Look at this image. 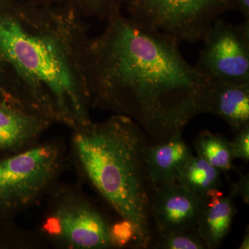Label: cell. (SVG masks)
Wrapping results in <instances>:
<instances>
[{
    "label": "cell",
    "mask_w": 249,
    "mask_h": 249,
    "mask_svg": "<svg viewBox=\"0 0 249 249\" xmlns=\"http://www.w3.org/2000/svg\"><path fill=\"white\" fill-rule=\"evenodd\" d=\"M207 113L221 118L235 132L249 124V83L213 81Z\"/></svg>",
    "instance_id": "12"
},
{
    "label": "cell",
    "mask_w": 249,
    "mask_h": 249,
    "mask_svg": "<svg viewBox=\"0 0 249 249\" xmlns=\"http://www.w3.org/2000/svg\"><path fill=\"white\" fill-rule=\"evenodd\" d=\"M53 123L0 101V155L34 146Z\"/></svg>",
    "instance_id": "10"
},
{
    "label": "cell",
    "mask_w": 249,
    "mask_h": 249,
    "mask_svg": "<svg viewBox=\"0 0 249 249\" xmlns=\"http://www.w3.org/2000/svg\"><path fill=\"white\" fill-rule=\"evenodd\" d=\"M222 173L199 156L193 155L183 168L178 183L195 196L203 198L209 192L220 190Z\"/></svg>",
    "instance_id": "13"
},
{
    "label": "cell",
    "mask_w": 249,
    "mask_h": 249,
    "mask_svg": "<svg viewBox=\"0 0 249 249\" xmlns=\"http://www.w3.org/2000/svg\"><path fill=\"white\" fill-rule=\"evenodd\" d=\"M234 160L238 159L248 163L249 160V124L236 131L231 142Z\"/></svg>",
    "instance_id": "18"
},
{
    "label": "cell",
    "mask_w": 249,
    "mask_h": 249,
    "mask_svg": "<svg viewBox=\"0 0 249 249\" xmlns=\"http://www.w3.org/2000/svg\"><path fill=\"white\" fill-rule=\"evenodd\" d=\"M67 152L65 140L54 137L0 155V216L16 217L47 196L68 167Z\"/></svg>",
    "instance_id": "5"
},
{
    "label": "cell",
    "mask_w": 249,
    "mask_h": 249,
    "mask_svg": "<svg viewBox=\"0 0 249 249\" xmlns=\"http://www.w3.org/2000/svg\"><path fill=\"white\" fill-rule=\"evenodd\" d=\"M196 66L212 81L249 83V19H218L205 36Z\"/></svg>",
    "instance_id": "7"
},
{
    "label": "cell",
    "mask_w": 249,
    "mask_h": 249,
    "mask_svg": "<svg viewBox=\"0 0 249 249\" xmlns=\"http://www.w3.org/2000/svg\"><path fill=\"white\" fill-rule=\"evenodd\" d=\"M128 16L181 42H202L220 15L235 7L233 0H125Z\"/></svg>",
    "instance_id": "6"
},
{
    "label": "cell",
    "mask_w": 249,
    "mask_h": 249,
    "mask_svg": "<svg viewBox=\"0 0 249 249\" xmlns=\"http://www.w3.org/2000/svg\"><path fill=\"white\" fill-rule=\"evenodd\" d=\"M67 158L81 184L133 229L138 249L151 245L150 196L143 151L147 136L128 116L113 114L71 129Z\"/></svg>",
    "instance_id": "3"
},
{
    "label": "cell",
    "mask_w": 249,
    "mask_h": 249,
    "mask_svg": "<svg viewBox=\"0 0 249 249\" xmlns=\"http://www.w3.org/2000/svg\"><path fill=\"white\" fill-rule=\"evenodd\" d=\"M233 198L230 193L224 196L220 190L209 192L202 198L196 231L210 249L219 247L231 230L236 214Z\"/></svg>",
    "instance_id": "11"
},
{
    "label": "cell",
    "mask_w": 249,
    "mask_h": 249,
    "mask_svg": "<svg viewBox=\"0 0 249 249\" xmlns=\"http://www.w3.org/2000/svg\"><path fill=\"white\" fill-rule=\"evenodd\" d=\"M201 205L202 198L176 183L155 188L150 214L160 232L196 230Z\"/></svg>",
    "instance_id": "8"
},
{
    "label": "cell",
    "mask_w": 249,
    "mask_h": 249,
    "mask_svg": "<svg viewBox=\"0 0 249 249\" xmlns=\"http://www.w3.org/2000/svg\"><path fill=\"white\" fill-rule=\"evenodd\" d=\"M238 249H249V229L246 231L245 235L242 238V242H241Z\"/></svg>",
    "instance_id": "21"
},
{
    "label": "cell",
    "mask_w": 249,
    "mask_h": 249,
    "mask_svg": "<svg viewBox=\"0 0 249 249\" xmlns=\"http://www.w3.org/2000/svg\"><path fill=\"white\" fill-rule=\"evenodd\" d=\"M37 231L56 249L137 247L132 227L112 220L83 190L81 183L59 181L49 192Z\"/></svg>",
    "instance_id": "4"
},
{
    "label": "cell",
    "mask_w": 249,
    "mask_h": 249,
    "mask_svg": "<svg viewBox=\"0 0 249 249\" xmlns=\"http://www.w3.org/2000/svg\"><path fill=\"white\" fill-rule=\"evenodd\" d=\"M106 21L87 48L91 108L128 116L153 142L207 113L213 81L187 61L179 42L121 12Z\"/></svg>",
    "instance_id": "1"
},
{
    "label": "cell",
    "mask_w": 249,
    "mask_h": 249,
    "mask_svg": "<svg viewBox=\"0 0 249 249\" xmlns=\"http://www.w3.org/2000/svg\"><path fill=\"white\" fill-rule=\"evenodd\" d=\"M195 147L196 155L222 173L228 174L233 168L231 142L220 134L201 131L196 139Z\"/></svg>",
    "instance_id": "14"
},
{
    "label": "cell",
    "mask_w": 249,
    "mask_h": 249,
    "mask_svg": "<svg viewBox=\"0 0 249 249\" xmlns=\"http://www.w3.org/2000/svg\"><path fill=\"white\" fill-rule=\"evenodd\" d=\"M193 155L182 133L164 142H148L143 151L147 181L155 188L178 183L183 168Z\"/></svg>",
    "instance_id": "9"
},
{
    "label": "cell",
    "mask_w": 249,
    "mask_h": 249,
    "mask_svg": "<svg viewBox=\"0 0 249 249\" xmlns=\"http://www.w3.org/2000/svg\"><path fill=\"white\" fill-rule=\"evenodd\" d=\"M44 4L70 5L76 8L84 16L99 18L107 20L108 18L121 12L125 0H29Z\"/></svg>",
    "instance_id": "16"
},
{
    "label": "cell",
    "mask_w": 249,
    "mask_h": 249,
    "mask_svg": "<svg viewBox=\"0 0 249 249\" xmlns=\"http://www.w3.org/2000/svg\"><path fill=\"white\" fill-rule=\"evenodd\" d=\"M235 8L245 17V19H249V0H233Z\"/></svg>",
    "instance_id": "20"
},
{
    "label": "cell",
    "mask_w": 249,
    "mask_h": 249,
    "mask_svg": "<svg viewBox=\"0 0 249 249\" xmlns=\"http://www.w3.org/2000/svg\"><path fill=\"white\" fill-rule=\"evenodd\" d=\"M229 193L233 197L240 196L245 204H249V175L240 174V178L235 182L232 183Z\"/></svg>",
    "instance_id": "19"
},
{
    "label": "cell",
    "mask_w": 249,
    "mask_h": 249,
    "mask_svg": "<svg viewBox=\"0 0 249 249\" xmlns=\"http://www.w3.org/2000/svg\"><path fill=\"white\" fill-rule=\"evenodd\" d=\"M84 17L70 5L0 0V101L71 129L91 121Z\"/></svg>",
    "instance_id": "2"
},
{
    "label": "cell",
    "mask_w": 249,
    "mask_h": 249,
    "mask_svg": "<svg viewBox=\"0 0 249 249\" xmlns=\"http://www.w3.org/2000/svg\"><path fill=\"white\" fill-rule=\"evenodd\" d=\"M155 245L160 249H210L196 230L160 232Z\"/></svg>",
    "instance_id": "17"
},
{
    "label": "cell",
    "mask_w": 249,
    "mask_h": 249,
    "mask_svg": "<svg viewBox=\"0 0 249 249\" xmlns=\"http://www.w3.org/2000/svg\"><path fill=\"white\" fill-rule=\"evenodd\" d=\"M40 232L19 225L15 217L0 216V249H47Z\"/></svg>",
    "instance_id": "15"
}]
</instances>
